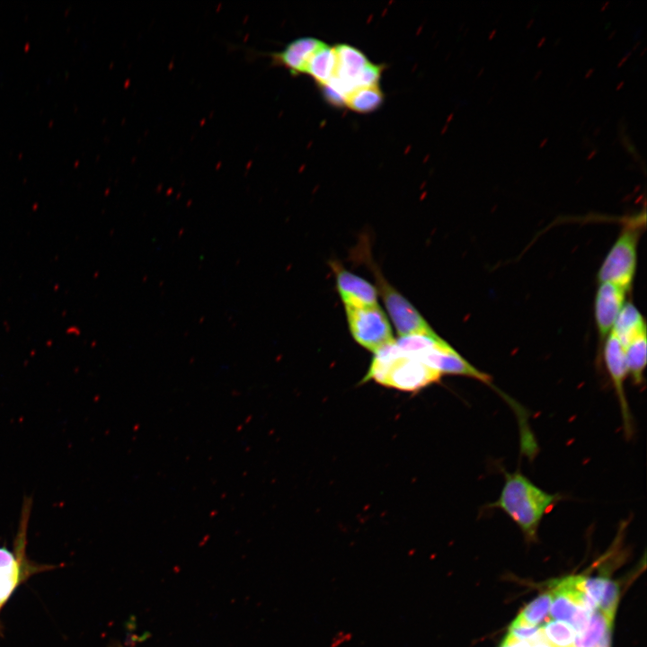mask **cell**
Returning <instances> with one entry per match:
<instances>
[{
  "mask_svg": "<svg viewBox=\"0 0 647 647\" xmlns=\"http://www.w3.org/2000/svg\"><path fill=\"white\" fill-rule=\"evenodd\" d=\"M504 483L498 499L488 504V509L505 512L529 540L536 538L541 520L562 499L558 493H550L535 484L519 470L508 472L502 469Z\"/></svg>",
  "mask_w": 647,
  "mask_h": 647,
  "instance_id": "1",
  "label": "cell"
},
{
  "mask_svg": "<svg viewBox=\"0 0 647 647\" xmlns=\"http://www.w3.org/2000/svg\"><path fill=\"white\" fill-rule=\"evenodd\" d=\"M441 375L402 350L395 340L374 353L362 382L374 381L404 392H418L439 381Z\"/></svg>",
  "mask_w": 647,
  "mask_h": 647,
  "instance_id": "2",
  "label": "cell"
},
{
  "mask_svg": "<svg viewBox=\"0 0 647 647\" xmlns=\"http://www.w3.org/2000/svg\"><path fill=\"white\" fill-rule=\"evenodd\" d=\"M396 344L441 376L456 375L474 378L492 386L490 375L479 370L435 332L400 336Z\"/></svg>",
  "mask_w": 647,
  "mask_h": 647,
  "instance_id": "3",
  "label": "cell"
},
{
  "mask_svg": "<svg viewBox=\"0 0 647 647\" xmlns=\"http://www.w3.org/2000/svg\"><path fill=\"white\" fill-rule=\"evenodd\" d=\"M31 500L25 498L22 510L14 549L0 546V611L16 589L33 574L49 570L51 566L39 564L26 555L27 528Z\"/></svg>",
  "mask_w": 647,
  "mask_h": 647,
  "instance_id": "4",
  "label": "cell"
},
{
  "mask_svg": "<svg viewBox=\"0 0 647 647\" xmlns=\"http://www.w3.org/2000/svg\"><path fill=\"white\" fill-rule=\"evenodd\" d=\"M641 217L625 224L598 270L599 283L610 281L631 288L636 270L637 245L645 222H641Z\"/></svg>",
  "mask_w": 647,
  "mask_h": 647,
  "instance_id": "5",
  "label": "cell"
},
{
  "mask_svg": "<svg viewBox=\"0 0 647 647\" xmlns=\"http://www.w3.org/2000/svg\"><path fill=\"white\" fill-rule=\"evenodd\" d=\"M344 306L350 331L359 345L375 353L394 341L387 317L378 305Z\"/></svg>",
  "mask_w": 647,
  "mask_h": 647,
  "instance_id": "6",
  "label": "cell"
},
{
  "mask_svg": "<svg viewBox=\"0 0 647 647\" xmlns=\"http://www.w3.org/2000/svg\"><path fill=\"white\" fill-rule=\"evenodd\" d=\"M377 288L400 336L432 333L434 331L420 312L400 292L373 269Z\"/></svg>",
  "mask_w": 647,
  "mask_h": 647,
  "instance_id": "7",
  "label": "cell"
},
{
  "mask_svg": "<svg viewBox=\"0 0 647 647\" xmlns=\"http://www.w3.org/2000/svg\"><path fill=\"white\" fill-rule=\"evenodd\" d=\"M603 356L617 397L625 434L629 439L634 433V422L625 389V381L628 377L625 352L623 343L612 331L605 339Z\"/></svg>",
  "mask_w": 647,
  "mask_h": 647,
  "instance_id": "8",
  "label": "cell"
},
{
  "mask_svg": "<svg viewBox=\"0 0 647 647\" xmlns=\"http://www.w3.org/2000/svg\"><path fill=\"white\" fill-rule=\"evenodd\" d=\"M629 289L614 282H600L595 299V318L600 339H606L625 305Z\"/></svg>",
  "mask_w": 647,
  "mask_h": 647,
  "instance_id": "9",
  "label": "cell"
},
{
  "mask_svg": "<svg viewBox=\"0 0 647 647\" xmlns=\"http://www.w3.org/2000/svg\"><path fill=\"white\" fill-rule=\"evenodd\" d=\"M339 294L344 306L361 307L377 305V290L368 281L332 263Z\"/></svg>",
  "mask_w": 647,
  "mask_h": 647,
  "instance_id": "10",
  "label": "cell"
},
{
  "mask_svg": "<svg viewBox=\"0 0 647 647\" xmlns=\"http://www.w3.org/2000/svg\"><path fill=\"white\" fill-rule=\"evenodd\" d=\"M324 42L312 37H303L289 42L282 50L272 52L270 58L273 65L287 68L292 75L305 74L313 55Z\"/></svg>",
  "mask_w": 647,
  "mask_h": 647,
  "instance_id": "11",
  "label": "cell"
},
{
  "mask_svg": "<svg viewBox=\"0 0 647 647\" xmlns=\"http://www.w3.org/2000/svg\"><path fill=\"white\" fill-rule=\"evenodd\" d=\"M644 331H646V324L641 313L634 304L625 303L616 318L612 332L625 347L632 339Z\"/></svg>",
  "mask_w": 647,
  "mask_h": 647,
  "instance_id": "12",
  "label": "cell"
},
{
  "mask_svg": "<svg viewBox=\"0 0 647 647\" xmlns=\"http://www.w3.org/2000/svg\"><path fill=\"white\" fill-rule=\"evenodd\" d=\"M336 65L334 49L324 43L310 58L305 74L311 75L321 86L334 76Z\"/></svg>",
  "mask_w": 647,
  "mask_h": 647,
  "instance_id": "13",
  "label": "cell"
},
{
  "mask_svg": "<svg viewBox=\"0 0 647 647\" xmlns=\"http://www.w3.org/2000/svg\"><path fill=\"white\" fill-rule=\"evenodd\" d=\"M646 346V331L635 336L625 346L628 376L636 386H640L643 382V372L647 360Z\"/></svg>",
  "mask_w": 647,
  "mask_h": 647,
  "instance_id": "14",
  "label": "cell"
},
{
  "mask_svg": "<svg viewBox=\"0 0 647 647\" xmlns=\"http://www.w3.org/2000/svg\"><path fill=\"white\" fill-rule=\"evenodd\" d=\"M384 95L378 85L357 88L349 93L345 105L359 113L371 112L380 107Z\"/></svg>",
  "mask_w": 647,
  "mask_h": 647,
  "instance_id": "15",
  "label": "cell"
},
{
  "mask_svg": "<svg viewBox=\"0 0 647 647\" xmlns=\"http://www.w3.org/2000/svg\"><path fill=\"white\" fill-rule=\"evenodd\" d=\"M610 623L598 609L595 610L585 630L576 634L574 643L576 647H596L605 634L611 630Z\"/></svg>",
  "mask_w": 647,
  "mask_h": 647,
  "instance_id": "16",
  "label": "cell"
},
{
  "mask_svg": "<svg viewBox=\"0 0 647 647\" xmlns=\"http://www.w3.org/2000/svg\"><path fill=\"white\" fill-rule=\"evenodd\" d=\"M552 604L550 605L551 616L554 619L572 623L576 613L584 608L580 607L574 600L555 583L553 584L550 592Z\"/></svg>",
  "mask_w": 647,
  "mask_h": 647,
  "instance_id": "17",
  "label": "cell"
},
{
  "mask_svg": "<svg viewBox=\"0 0 647 647\" xmlns=\"http://www.w3.org/2000/svg\"><path fill=\"white\" fill-rule=\"evenodd\" d=\"M543 639L553 647H572L576 632L567 623L550 621L541 626Z\"/></svg>",
  "mask_w": 647,
  "mask_h": 647,
  "instance_id": "18",
  "label": "cell"
},
{
  "mask_svg": "<svg viewBox=\"0 0 647 647\" xmlns=\"http://www.w3.org/2000/svg\"><path fill=\"white\" fill-rule=\"evenodd\" d=\"M550 605L551 594L545 593L526 606L516 618L528 625H539L547 619Z\"/></svg>",
  "mask_w": 647,
  "mask_h": 647,
  "instance_id": "19",
  "label": "cell"
},
{
  "mask_svg": "<svg viewBox=\"0 0 647 647\" xmlns=\"http://www.w3.org/2000/svg\"><path fill=\"white\" fill-rule=\"evenodd\" d=\"M543 639L541 627L523 623L517 618L510 625L503 641L509 643L527 642L530 644Z\"/></svg>",
  "mask_w": 647,
  "mask_h": 647,
  "instance_id": "20",
  "label": "cell"
},
{
  "mask_svg": "<svg viewBox=\"0 0 647 647\" xmlns=\"http://www.w3.org/2000/svg\"><path fill=\"white\" fill-rule=\"evenodd\" d=\"M619 589L615 581H608L605 592L598 605V611L613 623L618 603Z\"/></svg>",
  "mask_w": 647,
  "mask_h": 647,
  "instance_id": "21",
  "label": "cell"
},
{
  "mask_svg": "<svg viewBox=\"0 0 647 647\" xmlns=\"http://www.w3.org/2000/svg\"><path fill=\"white\" fill-rule=\"evenodd\" d=\"M382 70L383 66L368 62L358 77L357 88L378 85Z\"/></svg>",
  "mask_w": 647,
  "mask_h": 647,
  "instance_id": "22",
  "label": "cell"
},
{
  "mask_svg": "<svg viewBox=\"0 0 647 647\" xmlns=\"http://www.w3.org/2000/svg\"><path fill=\"white\" fill-rule=\"evenodd\" d=\"M324 99L332 105L341 107L345 105L346 97L330 84L321 85Z\"/></svg>",
  "mask_w": 647,
  "mask_h": 647,
  "instance_id": "23",
  "label": "cell"
},
{
  "mask_svg": "<svg viewBox=\"0 0 647 647\" xmlns=\"http://www.w3.org/2000/svg\"><path fill=\"white\" fill-rule=\"evenodd\" d=\"M530 643L527 642L509 643L502 641L500 647H530Z\"/></svg>",
  "mask_w": 647,
  "mask_h": 647,
  "instance_id": "24",
  "label": "cell"
},
{
  "mask_svg": "<svg viewBox=\"0 0 647 647\" xmlns=\"http://www.w3.org/2000/svg\"><path fill=\"white\" fill-rule=\"evenodd\" d=\"M611 630H608L596 647H610Z\"/></svg>",
  "mask_w": 647,
  "mask_h": 647,
  "instance_id": "25",
  "label": "cell"
},
{
  "mask_svg": "<svg viewBox=\"0 0 647 647\" xmlns=\"http://www.w3.org/2000/svg\"><path fill=\"white\" fill-rule=\"evenodd\" d=\"M530 647H553L549 643H547L545 640H540L536 643H534L530 645Z\"/></svg>",
  "mask_w": 647,
  "mask_h": 647,
  "instance_id": "26",
  "label": "cell"
},
{
  "mask_svg": "<svg viewBox=\"0 0 647 647\" xmlns=\"http://www.w3.org/2000/svg\"></svg>",
  "mask_w": 647,
  "mask_h": 647,
  "instance_id": "27",
  "label": "cell"
}]
</instances>
